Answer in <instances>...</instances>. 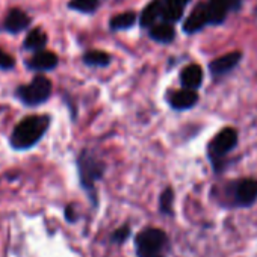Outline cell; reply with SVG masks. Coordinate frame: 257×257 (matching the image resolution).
I'll use <instances>...</instances> for the list:
<instances>
[{
    "instance_id": "obj_1",
    "label": "cell",
    "mask_w": 257,
    "mask_h": 257,
    "mask_svg": "<svg viewBox=\"0 0 257 257\" xmlns=\"http://www.w3.org/2000/svg\"><path fill=\"white\" fill-rule=\"evenodd\" d=\"M49 127V116L32 115L22 119L13 132L11 144L17 150H25L34 147L46 134Z\"/></svg>"
},
{
    "instance_id": "obj_2",
    "label": "cell",
    "mask_w": 257,
    "mask_h": 257,
    "mask_svg": "<svg viewBox=\"0 0 257 257\" xmlns=\"http://www.w3.org/2000/svg\"><path fill=\"white\" fill-rule=\"evenodd\" d=\"M138 257H165L168 246V236L161 228H144L135 239Z\"/></svg>"
},
{
    "instance_id": "obj_3",
    "label": "cell",
    "mask_w": 257,
    "mask_h": 257,
    "mask_svg": "<svg viewBox=\"0 0 257 257\" xmlns=\"http://www.w3.org/2000/svg\"><path fill=\"white\" fill-rule=\"evenodd\" d=\"M77 167H79V176H80L82 186L91 194V197L94 200V194H95L94 185L97 180L101 179V176L104 173V164L98 158H95L91 152L85 150L79 156Z\"/></svg>"
},
{
    "instance_id": "obj_4",
    "label": "cell",
    "mask_w": 257,
    "mask_h": 257,
    "mask_svg": "<svg viewBox=\"0 0 257 257\" xmlns=\"http://www.w3.org/2000/svg\"><path fill=\"white\" fill-rule=\"evenodd\" d=\"M52 94V82L46 76H37L28 85L17 89L19 98L28 106H37L44 103Z\"/></svg>"
},
{
    "instance_id": "obj_5",
    "label": "cell",
    "mask_w": 257,
    "mask_h": 257,
    "mask_svg": "<svg viewBox=\"0 0 257 257\" xmlns=\"http://www.w3.org/2000/svg\"><path fill=\"white\" fill-rule=\"evenodd\" d=\"M237 144V132L231 127L222 128L219 134H216V137L210 141L209 144V159L213 164V167L216 168V164L222 161V158L225 155H228Z\"/></svg>"
},
{
    "instance_id": "obj_6",
    "label": "cell",
    "mask_w": 257,
    "mask_h": 257,
    "mask_svg": "<svg viewBox=\"0 0 257 257\" xmlns=\"http://www.w3.org/2000/svg\"><path fill=\"white\" fill-rule=\"evenodd\" d=\"M233 198L237 206L248 207L257 200V180L240 179L233 185Z\"/></svg>"
},
{
    "instance_id": "obj_7",
    "label": "cell",
    "mask_w": 257,
    "mask_h": 257,
    "mask_svg": "<svg viewBox=\"0 0 257 257\" xmlns=\"http://www.w3.org/2000/svg\"><path fill=\"white\" fill-rule=\"evenodd\" d=\"M240 0H209L207 13L210 25H221L224 23L227 14L233 10H237Z\"/></svg>"
},
{
    "instance_id": "obj_8",
    "label": "cell",
    "mask_w": 257,
    "mask_h": 257,
    "mask_svg": "<svg viewBox=\"0 0 257 257\" xmlns=\"http://www.w3.org/2000/svg\"><path fill=\"white\" fill-rule=\"evenodd\" d=\"M206 25H210L209 20V13H207V5L204 4H198L194 11L188 16L185 25H183V31L186 34H195L198 31H201Z\"/></svg>"
},
{
    "instance_id": "obj_9",
    "label": "cell",
    "mask_w": 257,
    "mask_h": 257,
    "mask_svg": "<svg viewBox=\"0 0 257 257\" xmlns=\"http://www.w3.org/2000/svg\"><path fill=\"white\" fill-rule=\"evenodd\" d=\"M242 58V53L240 52H233V53H228V55H224L215 61L210 62V73L213 76H224L227 73H230L240 61Z\"/></svg>"
},
{
    "instance_id": "obj_10",
    "label": "cell",
    "mask_w": 257,
    "mask_h": 257,
    "mask_svg": "<svg viewBox=\"0 0 257 257\" xmlns=\"http://www.w3.org/2000/svg\"><path fill=\"white\" fill-rule=\"evenodd\" d=\"M164 8H162V17L165 23H176L182 19L185 7L191 2V0H162Z\"/></svg>"
},
{
    "instance_id": "obj_11",
    "label": "cell",
    "mask_w": 257,
    "mask_h": 257,
    "mask_svg": "<svg viewBox=\"0 0 257 257\" xmlns=\"http://www.w3.org/2000/svg\"><path fill=\"white\" fill-rule=\"evenodd\" d=\"M31 23V19L28 17V14H25L22 10L14 8L8 13L7 19H5V29L11 34H17L23 29H26Z\"/></svg>"
},
{
    "instance_id": "obj_12",
    "label": "cell",
    "mask_w": 257,
    "mask_h": 257,
    "mask_svg": "<svg viewBox=\"0 0 257 257\" xmlns=\"http://www.w3.org/2000/svg\"><path fill=\"white\" fill-rule=\"evenodd\" d=\"M180 80L182 85L185 86V89H191L195 91L197 88H200L201 82H203V70L200 65L197 64H191L186 68H183L182 74H180Z\"/></svg>"
},
{
    "instance_id": "obj_13",
    "label": "cell",
    "mask_w": 257,
    "mask_h": 257,
    "mask_svg": "<svg viewBox=\"0 0 257 257\" xmlns=\"http://www.w3.org/2000/svg\"><path fill=\"white\" fill-rule=\"evenodd\" d=\"M58 65V56L53 52H47V50H41L37 52L32 59L29 61V67L34 70H53Z\"/></svg>"
},
{
    "instance_id": "obj_14",
    "label": "cell",
    "mask_w": 257,
    "mask_h": 257,
    "mask_svg": "<svg viewBox=\"0 0 257 257\" xmlns=\"http://www.w3.org/2000/svg\"><path fill=\"white\" fill-rule=\"evenodd\" d=\"M198 101V94L191 89H180L171 95V106L177 110L191 109Z\"/></svg>"
},
{
    "instance_id": "obj_15",
    "label": "cell",
    "mask_w": 257,
    "mask_h": 257,
    "mask_svg": "<svg viewBox=\"0 0 257 257\" xmlns=\"http://www.w3.org/2000/svg\"><path fill=\"white\" fill-rule=\"evenodd\" d=\"M162 8H164L162 0H152L141 14V19H140L141 28H153L156 19L162 16Z\"/></svg>"
},
{
    "instance_id": "obj_16",
    "label": "cell",
    "mask_w": 257,
    "mask_h": 257,
    "mask_svg": "<svg viewBox=\"0 0 257 257\" xmlns=\"http://www.w3.org/2000/svg\"><path fill=\"white\" fill-rule=\"evenodd\" d=\"M149 35L152 40L165 44V43H171L176 38V29L170 23H161V25H155L153 28H150Z\"/></svg>"
},
{
    "instance_id": "obj_17",
    "label": "cell",
    "mask_w": 257,
    "mask_h": 257,
    "mask_svg": "<svg viewBox=\"0 0 257 257\" xmlns=\"http://www.w3.org/2000/svg\"><path fill=\"white\" fill-rule=\"evenodd\" d=\"M47 44V35L40 29V28H35L32 29L26 40H25V47L28 50H37V52H41Z\"/></svg>"
},
{
    "instance_id": "obj_18",
    "label": "cell",
    "mask_w": 257,
    "mask_h": 257,
    "mask_svg": "<svg viewBox=\"0 0 257 257\" xmlns=\"http://www.w3.org/2000/svg\"><path fill=\"white\" fill-rule=\"evenodd\" d=\"M137 22V14L135 13H122L115 16L110 20V29L112 31H122V29H128L132 28Z\"/></svg>"
},
{
    "instance_id": "obj_19",
    "label": "cell",
    "mask_w": 257,
    "mask_h": 257,
    "mask_svg": "<svg viewBox=\"0 0 257 257\" xmlns=\"http://www.w3.org/2000/svg\"><path fill=\"white\" fill-rule=\"evenodd\" d=\"M83 62L91 67H106L110 62V56L101 50H91L83 55Z\"/></svg>"
},
{
    "instance_id": "obj_20",
    "label": "cell",
    "mask_w": 257,
    "mask_h": 257,
    "mask_svg": "<svg viewBox=\"0 0 257 257\" xmlns=\"http://www.w3.org/2000/svg\"><path fill=\"white\" fill-rule=\"evenodd\" d=\"M68 8L83 14H91L98 8V0H70Z\"/></svg>"
},
{
    "instance_id": "obj_21",
    "label": "cell",
    "mask_w": 257,
    "mask_h": 257,
    "mask_svg": "<svg viewBox=\"0 0 257 257\" xmlns=\"http://www.w3.org/2000/svg\"><path fill=\"white\" fill-rule=\"evenodd\" d=\"M173 201H174V191L171 188H167L159 198V209L164 215H171Z\"/></svg>"
},
{
    "instance_id": "obj_22",
    "label": "cell",
    "mask_w": 257,
    "mask_h": 257,
    "mask_svg": "<svg viewBox=\"0 0 257 257\" xmlns=\"http://www.w3.org/2000/svg\"><path fill=\"white\" fill-rule=\"evenodd\" d=\"M128 236H131V225H128V224H124V225L118 227V228L113 231V234H112V242H115V243H122Z\"/></svg>"
},
{
    "instance_id": "obj_23",
    "label": "cell",
    "mask_w": 257,
    "mask_h": 257,
    "mask_svg": "<svg viewBox=\"0 0 257 257\" xmlns=\"http://www.w3.org/2000/svg\"><path fill=\"white\" fill-rule=\"evenodd\" d=\"M14 64H16L14 58L10 53H7V52H4L2 49H0V68L10 70V68L14 67Z\"/></svg>"
},
{
    "instance_id": "obj_24",
    "label": "cell",
    "mask_w": 257,
    "mask_h": 257,
    "mask_svg": "<svg viewBox=\"0 0 257 257\" xmlns=\"http://www.w3.org/2000/svg\"><path fill=\"white\" fill-rule=\"evenodd\" d=\"M65 216H67L68 221H74L76 215L73 213V206H68V207L65 209Z\"/></svg>"
}]
</instances>
